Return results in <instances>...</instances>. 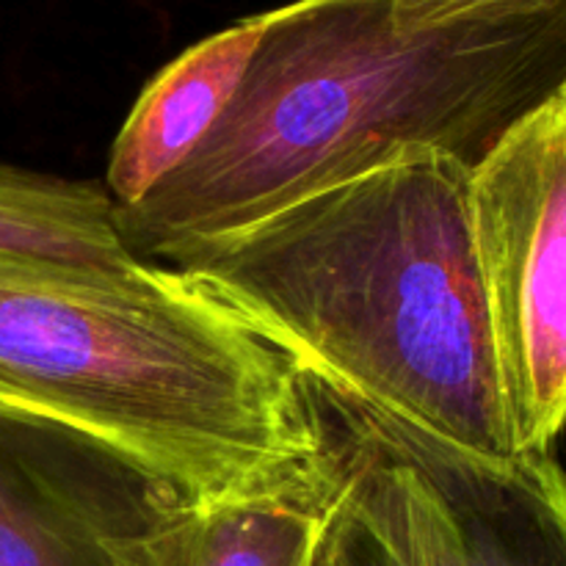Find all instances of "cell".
<instances>
[{
    "instance_id": "7",
    "label": "cell",
    "mask_w": 566,
    "mask_h": 566,
    "mask_svg": "<svg viewBox=\"0 0 566 566\" xmlns=\"http://www.w3.org/2000/svg\"><path fill=\"white\" fill-rule=\"evenodd\" d=\"M269 11L202 39L144 86L111 144L105 191L119 210L142 205L210 136L247 77Z\"/></svg>"
},
{
    "instance_id": "8",
    "label": "cell",
    "mask_w": 566,
    "mask_h": 566,
    "mask_svg": "<svg viewBox=\"0 0 566 566\" xmlns=\"http://www.w3.org/2000/svg\"><path fill=\"white\" fill-rule=\"evenodd\" d=\"M315 385L337 448V486L324 531L332 566H451L440 523L412 468L363 407Z\"/></svg>"
},
{
    "instance_id": "9",
    "label": "cell",
    "mask_w": 566,
    "mask_h": 566,
    "mask_svg": "<svg viewBox=\"0 0 566 566\" xmlns=\"http://www.w3.org/2000/svg\"><path fill=\"white\" fill-rule=\"evenodd\" d=\"M335 486L337 448L329 468L302 484L208 509L171 503L155 566H318Z\"/></svg>"
},
{
    "instance_id": "3",
    "label": "cell",
    "mask_w": 566,
    "mask_h": 566,
    "mask_svg": "<svg viewBox=\"0 0 566 566\" xmlns=\"http://www.w3.org/2000/svg\"><path fill=\"white\" fill-rule=\"evenodd\" d=\"M0 412L66 431L186 506L315 479L313 379L171 265L0 263Z\"/></svg>"
},
{
    "instance_id": "11",
    "label": "cell",
    "mask_w": 566,
    "mask_h": 566,
    "mask_svg": "<svg viewBox=\"0 0 566 566\" xmlns=\"http://www.w3.org/2000/svg\"><path fill=\"white\" fill-rule=\"evenodd\" d=\"M481 3H490V0H396L398 11L412 17V20H434V17L459 14V11H468Z\"/></svg>"
},
{
    "instance_id": "5",
    "label": "cell",
    "mask_w": 566,
    "mask_h": 566,
    "mask_svg": "<svg viewBox=\"0 0 566 566\" xmlns=\"http://www.w3.org/2000/svg\"><path fill=\"white\" fill-rule=\"evenodd\" d=\"M175 501L111 453L0 412V566H149Z\"/></svg>"
},
{
    "instance_id": "1",
    "label": "cell",
    "mask_w": 566,
    "mask_h": 566,
    "mask_svg": "<svg viewBox=\"0 0 566 566\" xmlns=\"http://www.w3.org/2000/svg\"><path fill=\"white\" fill-rule=\"evenodd\" d=\"M566 86V0H490L434 20L396 0L269 11L230 108L180 171L119 210L138 260L254 224L407 155L473 169Z\"/></svg>"
},
{
    "instance_id": "10",
    "label": "cell",
    "mask_w": 566,
    "mask_h": 566,
    "mask_svg": "<svg viewBox=\"0 0 566 566\" xmlns=\"http://www.w3.org/2000/svg\"><path fill=\"white\" fill-rule=\"evenodd\" d=\"M0 263L127 269L138 258L103 182L70 180L0 160Z\"/></svg>"
},
{
    "instance_id": "2",
    "label": "cell",
    "mask_w": 566,
    "mask_h": 566,
    "mask_svg": "<svg viewBox=\"0 0 566 566\" xmlns=\"http://www.w3.org/2000/svg\"><path fill=\"white\" fill-rule=\"evenodd\" d=\"M470 166L420 153L160 265L247 318L304 374L475 457H514L470 227Z\"/></svg>"
},
{
    "instance_id": "6",
    "label": "cell",
    "mask_w": 566,
    "mask_h": 566,
    "mask_svg": "<svg viewBox=\"0 0 566 566\" xmlns=\"http://www.w3.org/2000/svg\"><path fill=\"white\" fill-rule=\"evenodd\" d=\"M363 412L423 486L451 566H566V470L553 453L475 457Z\"/></svg>"
},
{
    "instance_id": "4",
    "label": "cell",
    "mask_w": 566,
    "mask_h": 566,
    "mask_svg": "<svg viewBox=\"0 0 566 566\" xmlns=\"http://www.w3.org/2000/svg\"><path fill=\"white\" fill-rule=\"evenodd\" d=\"M470 227L514 453L566 426V86L470 169Z\"/></svg>"
},
{
    "instance_id": "12",
    "label": "cell",
    "mask_w": 566,
    "mask_h": 566,
    "mask_svg": "<svg viewBox=\"0 0 566 566\" xmlns=\"http://www.w3.org/2000/svg\"><path fill=\"white\" fill-rule=\"evenodd\" d=\"M318 566H332L329 562H326V556H324V542H321V558H318Z\"/></svg>"
}]
</instances>
